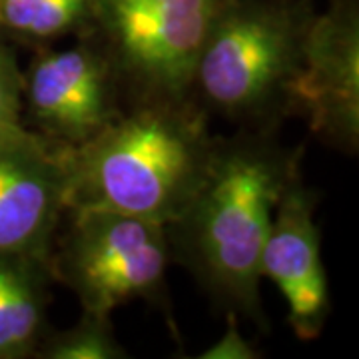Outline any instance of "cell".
Masks as SVG:
<instances>
[{
	"mask_svg": "<svg viewBox=\"0 0 359 359\" xmlns=\"http://www.w3.org/2000/svg\"><path fill=\"white\" fill-rule=\"evenodd\" d=\"M294 116L346 156L359 148V0H325L306 32Z\"/></svg>",
	"mask_w": 359,
	"mask_h": 359,
	"instance_id": "8992f818",
	"label": "cell"
},
{
	"mask_svg": "<svg viewBox=\"0 0 359 359\" xmlns=\"http://www.w3.org/2000/svg\"><path fill=\"white\" fill-rule=\"evenodd\" d=\"M66 210L65 146L26 124L0 134V254L50 257Z\"/></svg>",
	"mask_w": 359,
	"mask_h": 359,
	"instance_id": "ba28073f",
	"label": "cell"
},
{
	"mask_svg": "<svg viewBox=\"0 0 359 359\" xmlns=\"http://www.w3.org/2000/svg\"><path fill=\"white\" fill-rule=\"evenodd\" d=\"M230 0H92L78 39L100 52L124 110L192 102L196 60Z\"/></svg>",
	"mask_w": 359,
	"mask_h": 359,
	"instance_id": "277c9868",
	"label": "cell"
},
{
	"mask_svg": "<svg viewBox=\"0 0 359 359\" xmlns=\"http://www.w3.org/2000/svg\"><path fill=\"white\" fill-rule=\"evenodd\" d=\"M170 262L164 224L108 210H66L50 252L54 282L102 316L134 299L166 304Z\"/></svg>",
	"mask_w": 359,
	"mask_h": 359,
	"instance_id": "5b68a950",
	"label": "cell"
},
{
	"mask_svg": "<svg viewBox=\"0 0 359 359\" xmlns=\"http://www.w3.org/2000/svg\"><path fill=\"white\" fill-rule=\"evenodd\" d=\"M22 124V70L0 39V134Z\"/></svg>",
	"mask_w": 359,
	"mask_h": 359,
	"instance_id": "4fadbf2b",
	"label": "cell"
},
{
	"mask_svg": "<svg viewBox=\"0 0 359 359\" xmlns=\"http://www.w3.org/2000/svg\"><path fill=\"white\" fill-rule=\"evenodd\" d=\"M302 158L304 148H285L278 132L216 134L196 192L166 226L170 259L224 311L264 330L262 250L280 194Z\"/></svg>",
	"mask_w": 359,
	"mask_h": 359,
	"instance_id": "6da1fadb",
	"label": "cell"
},
{
	"mask_svg": "<svg viewBox=\"0 0 359 359\" xmlns=\"http://www.w3.org/2000/svg\"><path fill=\"white\" fill-rule=\"evenodd\" d=\"M313 2H316V0H313Z\"/></svg>",
	"mask_w": 359,
	"mask_h": 359,
	"instance_id": "9a60e30c",
	"label": "cell"
},
{
	"mask_svg": "<svg viewBox=\"0 0 359 359\" xmlns=\"http://www.w3.org/2000/svg\"><path fill=\"white\" fill-rule=\"evenodd\" d=\"M318 194L308 188L302 164L292 172L276 204L262 250V278L278 285L297 339L320 337L330 316V285L316 219Z\"/></svg>",
	"mask_w": 359,
	"mask_h": 359,
	"instance_id": "9c48e42d",
	"label": "cell"
},
{
	"mask_svg": "<svg viewBox=\"0 0 359 359\" xmlns=\"http://www.w3.org/2000/svg\"><path fill=\"white\" fill-rule=\"evenodd\" d=\"M259 358L254 346L240 332V318L226 311V330L214 346L204 349L198 359H256Z\"/></svg>",
	"mask_w": 359,
	"mask_h": 359,
	"instance_id": "5bb4252c",
	"label": "cell"
},
{
	"mask_svg": "<svg viewBox=\"0 0 359 359\" xmlns=\"http://www.w3.org/2000/svg\"><path fill=\"white\" fill-rule=\"evenodd\" d=\"M92 0H0V36L30 46L78 39L88 25Z\"/></svg>",
	"mask_w": 359,
	"mask_h": 359,
	"instance_id": "8fae6325",
	"label": "cell"
},
{
	"mask_svg": "<svg viewBox=\"0 0 359 359\" xmlns=\"http://www.w3.org/2000/svg\"><path fill=\"white\" fill-rule=\"evenodd\" d=\"M122 110L110 68L86 40L60 50L39 48L22 70L25 124L58 146H82Z\"/></svg>",
	"mask_w": 359,
	"mask_h": 359,
	"instance_id": "52a82bcc",
	"label": "cell"
},
{
	"mask_svg": "<svg viewBox=\"0 0 359 359\" xmlns=\"http://www.w3.org/2000/svg\"><path fill=\"white\" fill-rule=\"evenodd\" d=\"M313 0H230L212 26L190 100L233 130L280 132L294 116V82Z\"/></svg>",
	"mask_w": 359,
	"mask_h": 359,
	"instance_id": "3957f363",
	"label": "cell"
},
{
	"mask_svg": "<svg viewBox=\"0 0 359 359\" xmlns=\"http://www.w3.org/2000/svg\"><path fill=\"white\" fill-rule=\"evenodd\" d=\"M216 134L194 102L126 108L66 148L68 210H108L168 226L190 202Z\"/></svg>",
	"mask_w": 359,
	"mask_h": 359,
	"instance_id": "7a4b0ae2",
	"label": "cell"
},
{
	"mask_svg": "<svg viewBox=\"0 0 359 359\" xmlns=\"http://www.w3.org/2000/svg\"><path fill=\"white\" fill-rule=\"evenodd\" d=\"M50 257L0 254V359L36 355L50 306Z\"/></svg>",
	"mask_w": 359,
	"mask_h": 359,
	"instance_id": "30bf717a",
	"label": "cell"
},
{
	"mask_svg": "<svg viewBox=\"0 0 359 359\" xmlns=\"http://www.w3.org/2000/svg\"><path fill=\"white\" fill-rule=\"evenodd\" d=\"M112 316L84 311L66 330H48L42 337L36 359H126L130 353L114 335Z\"/></svg>",
	"mask_w": 359,
	"mask_h": 359,
	"instance_id": "7c38bea8",
	"label": "cell"
}]
</instances>
